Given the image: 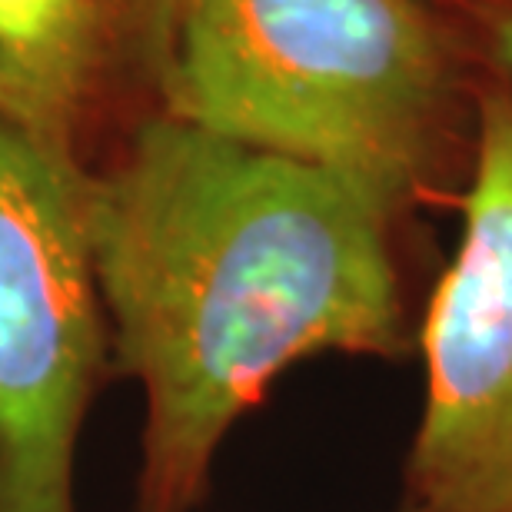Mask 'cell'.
<instances>
[{"instance_id": "obj_1", "label": "cell", "mask_w": 512, "mask_h": 512, "mask_svg": "<svg viewBox=\"0 0 512 512\" xmlns=\"http://www.w3.org/2000/svg\"><path fill=\"white\" fill-rule=\"evenodd\" d=\"M110 353L147 403L140 512H193L230 429L313 356L399 363L396 217L343 173L163 114L84 183Z\"/></svg>"}, {"instance_id": "obj_2", "label": "cell", "mask_w": 512, "mask_h": 512, "mask_svg": "<svg viewBox=\"0 0 512 512\" xmlns=\"http://www.w3.org/2000/svg\"><path fill=\"white\" fill-rule=\"evenodd\" d=\"M153 50L170 117L343 173L396 217L473 157L423 0H157Z\"/></svg>"}, {"instance_id": "obj_3", "label": "cell", "mask_w": 512, "mask_h": 512, "mask_svg": "<svg viewBox=\"0 0 512 512\" xmlns=\"http://www.w3.org/2000/svg\"><path fill=\"white\" fill-rule=\"evenodd\" d=\"M84 183L0 120V512H77V439L110 350Z\"/></svg>"}, {"instance_id": "obj_4", "label": "cell", "mask_w": 512, "mask_h": 512, "mask_svg": "<svg viewBox=\"0 0 512 512\" xmlns=\"http://www.w3.org/2000/svg\"><path fill=\"white\" fill-rule=\"evenodd\" d=\"M459 210L419 313L423 403L396 512H512V94L479 100Z\"/></svg>"}, {"instance_id": "obj_5", "label": "cell", "mask_w": 512, "mask_h": 512, "mask_svg": "<svg viewBox=\"0 0 512 512\" xmlns=\"http://www.w3.org/2000/svg\"><path fill=\"white\" fill-rule=\"evenodd\" d=\"M117 7L120 0H0V120L77 160Z\"/></svg>"}, {"instance_id": "obj_6", "label": "cell", "mask_w": 512, "mask_h": 512, "mask_svg": "<svg viewBox=\"0 0 512 512\" xmlns=\"http://www.w3.org/2000/svg\"><path fill=\"white\" fill-rule=\"evenodd\" d=\"M496 57L506 67V74L512 77V14L499 20L496 27Z\"/></svg>"}]
</instances>
